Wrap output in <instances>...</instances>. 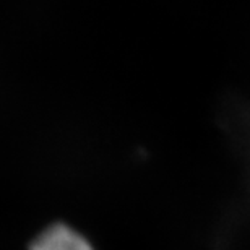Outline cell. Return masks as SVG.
<instances>
[{
    "mask_svg": "<svg viewBox=\"0 0 250 250\" xmlns=\"http://www.w3.org/2000/svg\"><path fill=\"white\" fill-rule=\"evenodd\" d=\"M29 250H94L86 239L67 224L49 226L34 239Z\"/></svg>",
    "mask_w": 250,
    "mask_h": 250,
    "instance_id": "obj_1",
    "label": "cell"
}]
</instances>
